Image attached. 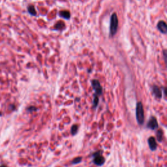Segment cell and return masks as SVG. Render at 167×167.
<instances>
[{
  "label": "cell",
  "mask_w": 167,
  "mask_h": 167,
  "mask_svg": "<svg viewBox=\"0 0 167 167\" xmlns=\"http://www.w3.org/2000/svg\"><path fill=\"white\" fill-rule=\"evenodd\" d=\"M136 119L139 125H142L144 123V111L142 102H138L136 106Z\"/></svg>",
  "instance_id": "obj_1"
},
{
  "label": "cell",
  "mask_w": 167,
  "mask_h": 167,
  "mask_svg": "<svg viewBox=\"0 0 167 167\" xmlns=\"http://www.w3.org/2000/svg\"><path fill=\"white\" fill-rule=\"evenodd\" d=\"M27 111L28 112H35L37 111V108L35 106H29V107H28L27 109Z\"/></svg>",
  "instance_id": "obj_16"
},
{
  "label": "cell",
  "mask_w": 167,
  "mask_h": 167,
  "mask_svg": "<svg viewBox=\"0 0 167 167\" xmlns=\"http://www.w3.org/2000/svg\"><path fill=\"white\" fill-rule=\"evenodd\" d=\"M65 23L60 21L56 23V24L55 25V28L56 29H62L65 28Z\"/></svg>",
  "instance_id": "obj_14"
},
{
  "label": "cell",
  "mask_w": 167,
  "mask_h": 167,
  "mask_svg": "<svg viewBox=\"0 0 167 167\" xmlns=\"http://www.w3.org/2000/svg\"><path fill=\"white\" fill-rule=\"evenodd\" d=\"M99 97L96 95H94L93 96V108H95L97 107V106L99 105Z\"/></svg>",
  "instance_id": "obj_13"
},
{
  "label": "cell",
  "mask_w": 167,
  "mask_h": 167,
  "mask_svg": "<svg viewBox=\"0 0 167 167\" xmlns=\"http://www.w3.org/2000/svg\"><path fill=\"white\" fill-rule=\"evenodd\" d=\"M118 28V18L116 13L114 12L111 15V21H110V36L112 37L114 36Z\"/></svg>",
  "instance_id": "obj_2"
},
{
  "label": "cell",
  "mask_w": 167,
  "mask_h": 167,
  "mask_svg": "<svg viewBox=\"0 0 167 167\" xmlns=\"http://www.w3.org/2000/svg\"><path fill=\"white\" fill-rule=\"evenodd\" d=\"M163 55H164L165 62H166V56H167V54H166V50H164V51H163Z\"/></svg>",
  "instance_id": "obj_17"
},
{
  "label": "cell",
  "mask_w": 167,
  "mask_h": 167,
  "mask_svg": "<svg viewBox=\"0 0 167 167\" xmlns=\"http://www.w3.org/2000/svg\"><path fill=\"white\" fill-rule=\"evenodd\" d=\"M92 86L93 87V89L95 92V95L99 96L101 95L103 93V88L100 84L98 80H92Z\"/></svg>",
  "instance_id": "obj_4"
},
{
  "label": "cell",
  "mask_w": 167,
  "mask_h": 167,
  "mask_svg": "<svg viewBox=\"0 0 167 167\" xmlns=\"http://www.w3.org/2000/svg\"><path fill=\"white\" fill-rule=\"evenodd\" d=\"M0 167H7V166L5 165H2L0 166Z\"/></svg>",
  "instance_id": "obj_18"
},
{
  "label": "cell",
  "mask_w": 167,
  "mask_h": 167,
  "mask_svg": "<svg viewBox=\"0 0 167 167\" xmlns=\"http://www.w3.org/2000/svg\"><path fill=\"white\" fill-rule=\"evenodd\" d=\"M28 11L29 14L31 15H32V16H36L37 15V11L35 10V7L33 5H29L28 7Z\"/></svg>",
  "instance_id": "obj_12"
},
{
  "label": "cell",
  "mask_w": 167,
  "mask_h": 167,
  "mask_svg": "<svg viewBox=\"0 0 167 167\" xmlns=\"http://www.w3.org/2000/svg\"><path fill=\"white\" fill-rule=\"evenodd\" d=\"M82 161V157H76L73 160L71 163L73 165H77L79 164V163H81Z\"/></svg>",
  "instance_id": "obj_15"
},
{
  "label": "cell",
  "mask_w": 167,
  "mask_h": 167,
  "mask_svg": "<svg viewBox=\"0 0 167 167\" xmlns=\"http://www.w3.org/2000/svg\"><path fill=\"white\" fill-rule=\"evenodd\" d=\"M2 116V114H1V112H0V116Z\"/></svg>",
  "instance_id": "obj_19"
},
{
  "label": "cell",
  "mask_w": 167,
  "mask_h": 167,
  "mask_svg": "<svg viewBox=\"0 0 167 167\" xmlns=\"http://www.w3.org/2000/svg\"><path fill=\"white\" fill-rule=\"evenodd\" d=\"M163 138V131L162 129H158L156 132V138L159 142H161Z\"/></svg>",
  "instance_id": "obj_10"
},
{
  "label": "cell",
  "mask_w": 167,
  "mask_h": 167,
  "mask_svg": "<svg viewBox=\"0 0 167 167\" xmlns=\"http://www.w3.org/2000/svg\"><path fill=\"white\" fill-rule=\"evenodd\" d=\"M152 93L157 99H160L162 98V90L157 86L154 85L152 87Z\"/></svg>",
  "instance_id": "obj_8"
},
{
  "label": "cell",
  "mask_w": 167,
  "mask_h": 167,
  "mask_svg": "<svg viewBox=\"0 0 167 167\" xmlns=\"http://www.w3.org/2000/svg\"><path fill=\"white\" fill-rule=\"evenodd\" d=\"M103 152L102 151H97L94 152L92 154V162L94 165L98 166H101L105 164V159L103 157Z\"/></svg>",
  "instance_id": "obj_3"
},
{
  "label": "cell",
  "mask_w": 167,
  "mask_h": 167,
  "mask_svg": "<svg viewBox=\"0 0 167 167\" xmlns=\"http://www.w3.org/2000/svg\"><path fill=\"white\" fill-rule=\"evenodd\" d=\"M146 127L150 130H153V131L158 128V122L155 116L150 117L148 123H147Z\"/></svg>",
  "instance_id": "obj_5"
},
{
  "label": "cell",
  "mask_w": 167,
  "mask_h": 167,
  "mask_svg": "<svg viewBox=\"0 0 167 167\" xmlns=\"http://www.w3.org/2000/svg\"><path fill=\"white\" fill-rule=\"evenodd\" d=\"M78 132V125L76 124H74L71 126V133L73 136H75L77 135Z\"/></svg>",
  "instance_id": "obj_11"
},
{
  "label": "cell",
  "mask_w": 167,
  "mask_h": 167,
  "mask_svg": "<svg viewBox=\"0 0 167 167\" xmlns=\"http://www.w3.org/2000/svg\"><path fill=\"white\" fill-rule=\"evenodd\" d=\"M148 146L150 150L152 152H155L157 148V143L156 142V139L153 136H150L148 140Z\"/></svg>",
  "instance_id": "obj_6"
},
{
  "label": "cell",
  "mask_w": 167,
  "mask_h": 167,
  "mask_svg": "<svg viewBox=\"0 0 167 167\" xmlns=\"http://www.w3.org/2000/svg\"><path fill=\"white\" fill-rule=\"evenodd\" d=\"M157 28L159 31L162 33L163 34H166L167 33V27L165 21H161L158 22L157 25Z\"/></svg>",
  "instance_id": "obj_7"
},
{
  "label": "cell",
  "mask_w": 167,
  "mask_h": 167,
  "mask_svg": "<svg viewBox=\"0 0 167 167\" xmlns=\"http://www.w3.org/2000/svg\"><path fill=\"white\" fill-rule=\"evenodd\" d=\"M59 15L62 18H63L66 20H68L71 18V14H70V12L68 11H61L59 12Z\"/></svg>",
  "instance_id": "obj_9"
}]
</instances>
